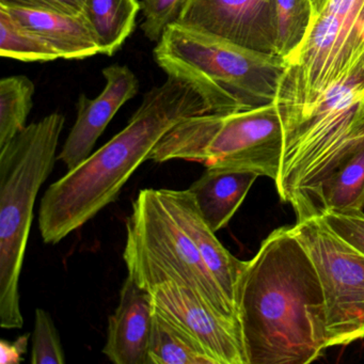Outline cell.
Listing matches in <instances>:
<instances>
[{
    "instance_id": "cell-1",
    "label": "cell",
    "mask_w": 364,
    "mask_h": 364,
    "mask_svg": "<svg viewBox=\"0 0 364 364\" xmlns=\"http://www.w3.org/2000/svg\"><path fill=\"white\" fill-rule=\"evenodd\" d=\"M236 306L247 364H308L329 348L323 289L291 227L272 231L247 262Z\"/></svg>"
},
{
    "instance_id": "cell-2",
    "label": "cell",
    "mask_w": 364,
    "mask_h": 364,
    "mask_svg": "<svg viewBox=\"0 0 364 364\" xmlns=\"http://www.w3.org/2000/svg\"><path fill=\"white\" fill-rule=\"evenodd\" d=\"M167 76L144 95L122 131L46 189L39 210L46 244H58L114 203L134 172L178 123L210 112L195 85Z\"/></svg>"
},
{
    "instance_id": "cell-3",
    "label": "cell",
    "mask_w": 364,
    "mask_h": 364,
    "mask_svg": "<svg viewBox=\"0 0 364 364\" xmlns=\"http://www.w3.org/2000/svg\"><path fill=\"white\" fill-rule=\"evenodd\" d=\"M283 134L277 193L297 220L321 216L323 183L364 146V57L315 109Z\"/></svg>"
},
{
    "instance_id": "cell-4",
    "label": "cell",
    "mask_w": 364,
    "mask_h": 364,
    "mask_svg": "<svg viewBox=\"0 0 364 364\" xmlns=\"http://www.w3.org/2000/svg\"><path fill=\"white\" fill-rule=\"evenodd\" d=\"M65 118L48 114L0 149V326L21 329L20 278L33 208L57 159Z\"/></svg>"
},
{
    "instance_id": "cell-5",
    "label": "cell",
    "mask_w": 364,
    "mask_h": 364,
    "mask_svg": "<svg viewBox=\"0 0 364 364\" xmlns=\"http://www.w3.org/2000/svg\"><path fill=\"white\" fill-rule=\"evenodd\" d=\"M167 75L191 82L212 114H231L276 103L287 63L180 24L166 29L154 48Z\"/></svg>"
},
{
    "instance_id": "cell-6",
    "label": "cell",
    "mask_w": 364,
    "mask_h": 364,
    "mask_svg": "<svg viewBox=\"0 0 364 364\" xmlns=\"http://www.w3.org/2000/svg\"><path fill=\"white\" fill-rule=\"evenodd\" d=\"M282 120L276 103L231 114H197L170 129L149 159L249 171L276 181L282 159Z\"/></svg>"
},
{
    "instance_id": "cell-7",
    "label": "cell",
    "mask_w": 364,
    "mask_h": 364,
    "mask_svg": "<svg viewBox=\"0 0 364 364\" xmlns=\"http://www.w3.org/2000/svg\"><path fill=\"white\" fill-rule=\"evenodd\" d=\"M364 57V0H329L287 63L276 104L283 129L308 116Z\"/></svg>"
},
{
    "instance_id": "cell-8",
    "label": "cell",
    "mask_w": 364,
    "mask_h": 364,
    "mask_svg": "<svg viewBox=\"0 0 364 364\" xmlns=\"http://www.w3.org/2000/svg\"><path fill=\"white\" fill-rule=\"evenodd\" d=\"M123 259L127 274L151 291L166 280H178L197 289L223 316L238 323L237 309L208 269L197 247L174 220L157 196L142 189L125 220Z\"/></svg>"
},
{
    "instance_id": "cell-9",
    "label": "cell",
    "mask_w": 364,
    "mask_h": 364,
    "mask_svg": "<svg viewBox=\"0 0 364 364\" xmlns=\"http://www.w3.org/2000/svg\"><path fill=\"white\" fill-rule=\"evenodd\" d=\"M291 232L310 257L326 308L329 347L364 338V255L336 233L321 216L297 220Z\"/></svg>"
},
{
    "instance_id": "cell-10",
    "label": "cell",
    "mask_w": 364,
    "mask_h": 364,
    "mask_svg": "<svg viewBox=\"0 0 364 364\" xmlns=\"http://www.w3.org/2000/svg\"><path fill=\"white\" fill-rule=\"evenodd\" d=\"M149 293L155 310L198 341L217 364H247L240 326L217 312L197 289L166 280Z\"/></svg>"
},
{
    "instance_id": "cell-11",
    "label": "cell",
    "mask_w": 364,
    "mask_h": 364,
    "mask_svg": "<svg viewBox=\"0 0 364 364\" xmlns=\"http://www.w3.org/2000/svg\"><path fill=\"white\" fill-rule=\"evenodd\" d=\"M176 24L278 57L274 0H188Z\"/></svg>"
},
{
    "instance_id": "cell-12",
    "label": "cell",
    "mask_w": 364,
    "mask_h": 364,
    "mask_svg": "<svg viewBox=\"0 0 364 364\" xmlns=\"http://www.w3.org/2000/svg\"><path fill=\"white\" fill-rule=\"evenodd\" d=\"M104 90L95 99L82 95L76 103L77 117L57 159L68 171L77 167L93 153L97 140L117 112L139 90V80L127 65H109L102 71Z\"/></svg>"
},
{
    "instance_id": "cell-13",
    "label": "cell",
    "mask_w": 364,
    "mask_h": 364,
    "mask_svg": "<svg viewBox=\"0 0 364 364\" xmlns=\"http://www.w3.org/2000/svg\"><path fill=\"white\" fill-rule=\"evenodd\" d=\"M153 321L150 293L127 274L118 306L108 317L104 355L114 364H148Z\"/></svg>"
},
{
    "instance_id": "cell-14",
    "label": "cell",
    "mask_w": 364,
    "mask_h": 364,
    "mask_svg": "<svg viewBox=\"0 0 364 364\" xmlns=\"http://www.w3.org/2000/svg\"><path fill=\"white\" fill-rule=\"evenodd\" d=\"M157 196L168 212L193 242L202 259L216 278L225 295L236 306L238 281L247 262L234 257L204 220L193 193L174 189H156Z\"/></svg>"
},
{
    "instance_id": "cell-15",
    "label": "cell",
    "mask_w": 364,
    "mask_h": 364,
    "mask_svg": "<svg viewBox=\"0 0 364 364\" xmlns=\"http://www.w3.org/2000/svg\"><path fill=\"white\" fill-rule=\"evenodd\" d=\"M0 7L48 42L60 59L82 60L101 54L97 37L84 14H67L16 6Z\"/></svg>"
},
{
    "instance_id": "cell-16",
    "label": "cell",
    "mask_w": 364,
    "mask_h": 364,
    "mask_svg": "<svg viewBox=\"0 0 364 364\" xmlns=\"http://www.w3.org/2000/svg\"><path fill=\"white\" fill-rule=\"evenodd\" d=\"M205 168L188 191L204 220L213 231L218 232L233 218L259 176L249 171Z\"/></svg>"
},
{
    "instance_id": "cell-17",
    "label": "cell",
    "mask_w": 364,
    "mask_h": 364,
    "mask_svg": "<svg viewBox=\"0 0 364 364\" xmlns=\"http://www.w3.org/2000/svg\"><path fill=\"white\" fill-rule=\"evenodd\" d=\"M138 0H87L84 14L97 37L101 54L114 56L136 27Z\"/></svg>"
},
{
    "instance_id": "cell-18",
    "label": "cell",
    "mask_w": 364,
    "mask_h": 364,
    "mask_svg": "<svg viewBox=\"0 0 364 364\" xmlns=\"http://www.w3.org/2000/svg\"><path fill=\"white\" fill-rule=\"evenodd\" d=\"M148 364H217L198 341L154 309Z\"/></svg>"
},
{
    "instance_id": "cell-19",
    "label": "cell",
    "mask_w": 364,
    "mask_h": 364,
    "mask_svg": "<svg viewBox=\"0 0 364 364\" xmlns=\"http://www.w3.org/2000/svg\"><path fill=\"white\" fill-rule=\"evenodd\" d=\"M321 208V215L363 212L364 146L323 183Z\"/></svg>"
},
{
    "instance_id": "cell-20",
    "label": "cell",
    "mask_w": 364,
    "mask_h": 364,
    "mask_svg": "<svg viewBox=\"0 0 364 364\" xmlns=\"http://www.w3.org/2000/svg\"><path fill=\"white\" fill-rule=\"evenodd\" d=\"M35 91V84L27 76H10L0 80V149L27 127Z\"/></svg>"
},
{
    "instance_id": "cell-21",
    "label": "cell",
    "mask_w": 364,
    "mask_h": 364,
    "mask_svg": "<svg viewBox=\"0 0 364 364\" xmlns=\"http://www.w3.org/2000/svg\"><path fill=\"white\" fill-rule=\"evenodd\" d=\"M277 54L289 63L306 41L314 23L311 0H274Z\"/></svg>"
},
{
    "instance_id": "cell-22",
    "label": "cell",
    "mask_w": 364,
    "mask_h": 364,
    "mask_svg": "<svg viewBox=\"0 0 364 364\" xmlns=\"http://www.w3.org/2000/svg\"><path fill=\"white\" fill-rule=\"evenodd\" d=\"M0 56L23 63H50L58 53L37 33L18 22L0 7Z\"/></svg>"
},
{
    "instance_id": "cell-23",
    "label": "cell",
    "mask_w": 364,
    "mask_h": 364,
    "mask_svg": "<svg viewBox=\"0 0 364 364\" xmlns=\"http://www.w3.org/2000/svg\"><path fill=\"white\" fill-rule=\"evenodd\" d=\"M31 346V364H65V349L52 316L44 309L38 308Z\"/></svg>"
},
{
    "instance_id": "cell-24",
    "label": "cell",
    "mask_w": 364,
    "mask_h": 364,
    "mask_svg": "<svg viewBox=\"0 0 364 364\" xmlns=\"http://www.w3.org/2000/svg\"><path fill=\"white\" fill-rule=\"evenodd\" d=\"M188 0H141L140 11L144 16L141 31L151 42H159L170 25L182 16Z\"/></svg>"
},
{
    "instance_id": "cell-25",
    "label": "cell",
    "mask_w": 364,
    "mask_h": 364,
    "mask_svg": "<svg viewBox=\"0 0 364 364\" xmlns=\"http://www.w3.org/2000/svg\"><path fill=\"white\" fill-rule=\"evenodd\" d=\"M321 216L338 235L364 255L363 212H327Z\"/></svg>"
},
{
    "instance_id": "cell-26",
    "label": "cell",
    "mask_w": 364,
    "mask_h": 364,
    "mask_svg": "<svg viewBox=\"0 0 364 364\" xmlns=\"http://www.w3.org/2000/svg\"><path fill=\"white\" fill-rule=\"evenodd\" d=\"M87 0H0V5L48 10L67 14H84Z\"/></svg>"
},
{
    "instance_id": "cell-27",
    "label": "cell",
    "mask_w": 364,
    "mask_h": 364,
    "mask_svg": "<svg viewBox=\"0 0 364 364\" xmlns=\"http://www.w3.org/2000/svg\"><path fill=\"white\" fill-rule=\"evenodd\" d=\"M29 333L16 338V340L6 341L0 342V362L1 364H18L23 361L25 353H27L28 347Z\"/></svg>"
},
{
    "instance_id": "cell-28",
    "label": "cell",
    "mask_w": 364,
    "mask_h": 364,
    "mask_svg": "<svg viewBox=\"0 0 364 364\" xmlns=\"http://www.w3.org/2000/svg\"><path fill=\"white\" fill-rule=\"evenodd\" d=\"M328 1H329V0H311V3H312L313 6V10H314L315 20H316L317 16L321 14V11L325 9Z\"/></svg>"
}]
</instances>
